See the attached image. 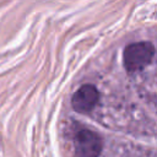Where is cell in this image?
Returning a JSON list of instances; mask_svg holds the SVG:
<instances>
[{"instance_id": "obj_1", "label": "cell", "mask_w": 157, "mask_h": 157, "mask_svg": "<svg viewBox=\"0 0 157 157\" xmlns=\"http://www.w3.org/2000/svg\"><path fill=\"white\" fill-rule=\"evenodd\" d=\"M155 56V48L150 42H136L126 45L123 63L128 72H137L148 66Z\"/></svg>"}, {"instance_id": "obj_3", "label": "cell", "mask_w": 157, "mask_h": 157, "mask_svg": "<svg viewBox=\"0 0 157 157\" xmlns=\"http://www.w3.org/2000/svg\"><path fill=\"white\" fill-rule=\"evenodd\" d=\"M99 92L93 85H83L81 86L71 98V105L75 112L81 114H87L98 103Z\"/></svg>"}, {"instance_id": "obj_2", "label": "cell", "mask_w": 157, "mask_h": 157, "mask_svg": "<svg viewBox=\"0 0 157 157\" xmlns=\"http://www.w3.org/2000/svg\"><path fill=\"white\" fill-rule=\"evenodd\" d=\"M76 157H99L102 151V139L92 130H80L74 137Z\"/></svg>"}]
</instances>
